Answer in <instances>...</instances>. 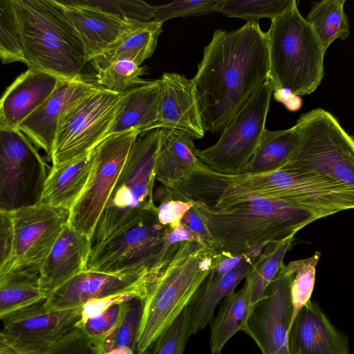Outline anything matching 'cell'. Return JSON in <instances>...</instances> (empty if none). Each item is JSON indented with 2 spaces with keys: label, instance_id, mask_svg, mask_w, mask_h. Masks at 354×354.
<instances>
[{
  "label": "cell",
  "instance_id": "38",
  "mask_svg": "<svg viewBox=\"0 0 354 354\" xmlns=\"http://www.w3.org/2000/svg\"><path fill=\"white\" fill-rule=\"evenodd\" d=\"M190 317L187 307L171 326L140 354H183L190 335Z\"/></svg>",
  "mask_w": 354,
  "mask_h": 354
},
{
  "label": "cell",
  "instance_id": "9",
  "mask_svg": "<svg viewBox=\"0 0 354 354\" xmlns=\"http://www.w3.org/2000/svg\"><path fill=\"white\" fill-rule=\"evenodd\" d=\"M172 230L157 212L148 214L92 245L86 270L111 274H148L160 267L165 239Z\"/></svg>",
  "mask_w": 354,
  "mask_h": 354
},
{
  "label": "cell",
  "instance_id": "20",
  "mask_svg": "<svg viewBox=\"0 0 354 354\" xmlns=\"http://www.w3.org/2000/svg\"><path fill=\"white\" fill-rule=\"evenodd\" d=\"M80 37L87 62L97 57L123 33L140 21H132L87 3L86 0H59Z\"/></svg>",
  "mask_w": 354,
  "mask_h": 354
},
{
  "label": "cell",
  "instance_id": "34",
  "mask_svg": "<svg viewBox=\"0 0 354 354\" xmlns=\"http://www.w3.org/2000/svg\"><path fill=\"white\" fill-rule=\"evenodd\" d=\"M293 0H217L214 11L227 17L247 22H259L262 18L273 19L288 8Z\"/></svg>",
  "mask_w": 354,
  "mask_h": 354
},
{
  "label": "cell",
  "instance_id": "42",
  "mask_svg": "<svg viewBox=\"0 0 354 354\" xmlns=\"http://www.w3.org/2000/svg\"><path fill=\"white\" fill-rule=\"evenodd\" d=\"M217 0L174 1L153 6V20L164 23L168 19L191 16H204L214 12Z\"/></svg>",
  "mask_w": 354,
  "mask_h": 354
},
{
  "label": "cell",
  "instance_id": "15",
  "mask_svg": "<svg viewBox=\"0 0 354 354\" xmlns=\"http://www.w3.org/2000/svg\"><path fill=\"white\" fill-rule=\"evenodd\" d=\"M294 274L283 263L265 292L253 304L244 331L262 354H292L290 284Z\"/></svg>",
  "mask_w": 354,
  "mask_h": 354
},
{
  "label": "cell",
  "instance_id": "18",
  "mask_svg": "<svg viewBox=\"0 0 354 354\" xmlns=\"http://www.w3.org/2000/svg\"><path fill=\"white\" fill-rule=\"evenodd\" d=\"M97 87L84 80H60L52 94L17 128L50 157L62 118Z\"/></svg>",
  "mask_w": 354,
  "mask_h": 354
},
{
  "label": "cell",
  "instance_id": "10",
  "mask_svg": "<svg viewBox=\"0 0 354 354\" xmlns=\"http://www.w3.org/2000/svg\"><path fill=\"white\" fill-rule=\"evenodd\" d=\"M272 93L273 88L268 80L235 114L214 145L196 149L202 162L221 174H241L266 130V121Z\"/></svg>",
  "mask_w": 354,
  "mask_h": 354
},
{
  "label": "cell",
  "instance_id": "8",
  "mask_svg": "<svg viewBox=\"0 0 354 354\" xmlns=\"http://www.w3.org/2000/svg\"><path fill=\"white\" fill-rule=\"evenodd\" d=\"M160 134V129L141 133L133 142L98 221L91 239L92 245L148 214L157 212L153 187Z\"/></svg>",
  "mask_w": 354,
  "mask_h": 354
},
{
  "label": "cell",
  "instance_id": "27",
  "mask_svg": "<svg viewBox=\"0 0 354 354\" xmlns=\"http://www.w3.org/2000/svg\"><path fill=\"white\" fill-rule=\"evenodd\" d=\"M94 158L86 156L58 167H52L39 205L71 209L87 183Z\"/></svg>",
  "mask_w": 354,
  "mask_h": 354
},
{
  "label": "cell",
  "instance_id": "1",
  "mask_svg": "<svg viewBox=\"0 0 354 354\" xmlns=\"http://www.w3.org/2000/svg\"><path fill=\"white\" fill-rule=\"evenodd\" d=\"M268 75L267 37L259 22L215 30L192 78L205 131L223 130Z\"/></svg>",
  "mask_w": 354,
  "mask_h": 354
},
{
  "label": "cell",
  "instance_id": "50",
  "mask_svg": "<svg viewBox=\"0 0 354 354\" xmlns=\"http://www.w3.org/2000/svg\"><path fill=\"white\" fill-rule=\"evenodd\" d=\"M105 354H136V353L129 348L115 347L107 351Z\"/></svg>",
  "mask_w": 354,
  "mask_h": 354
},
{
  "label": "cell",
  "instance_id": "3",
  "mask_svg": "<svg viewBox=\"0 0 354 354\" xmlns=\"http://www.w3.org/2000/svg\"><path fill=\"white\" fill-rule=\"evenodd\" d=\"M223 257L196 242L184 241L169 247L144 299L136 354L171 326Z\"/></svg>",
  "mask_w": 354,
  "mask_h": 354
},
{
  "label": "cell",
  "instance_id": "49",
  "mask_svg": "<svg viewBox=\"0 0 354 354\" xmlns=\"http://www.w3.org/2000/svg\"><path fill=\"white\" fill-rule=\"evenodd\" d=\"M274 99L283 104L292 94V91L288 88H280L273 91Z\"/></svg>",
  "mask_w": 354,
  "mask_h": 354
},
{
  "label": "cell",
  "instance_id": "33",
  "mask_svg": "<svg viewBox=\"0 0 354 354\" xmlns=\"http://www.w3.org/2000/svg\"><path fill=\"white\" fill-rule=\"evenodd\" d=\"M294 237L279 243H269L252 265L248 274L252 283V303L265 292L283 264V259L290 248Z\"/></svg>",
  "mask_w": 354,
  "mask_h": 354
},
{
  "label": "cell",
  "instance_id": "36",
  "mask_svg": "<svg viewBox=\"0 0 354 354\" xmlns=\"http://www.w3.org/2000/svg\"><path fill=\"white\" fill-rule=\"evenodd\" d=\"M0 57L3 64L26 63L14 0H0Z\"/></svg>",
  "mask_w": 354,
  "mask_h": 354
},
{
  "label": "cell",
  "instance_id": "16",
  "mask_svg": "<svg viewBox=\"0 0 354 354\" xmlns=\"http://www.w3.org/2000/svg\"><path fill=\"white\" fill-rule=\"evenodd\" d=\"M148 274H111L84 270L48 294L49 310L83 306L86 302L113 295L129 294L145 299L153 278Z\"/></svg>",
  "mask_w": 354,
  "mask_h": 354
},
{
  "label": "cell",
  "instance_id": "44",
  "mask_svg": "<svg viewBox=\"0 0 354 354\" xmlns=\"http://www.w3.org/2000/svg\"><path fill=\"white\" fill-rule=\"evenodd\" d=\"M166 193L157 206L158 221L172 230L176 229L181 222L185 213L195 204L193 200L183 201L174 197L171 192L165 189Z\"/></svg>",
  "mask_w": 354,
  "mask_h": 354
},
{
  "label": "cell",
  "instance_id": "47",
  "mask_svg": "<svg viewBox=\"0 0 354 354\" xmlns=\"http://www.w3.org/2000/svg\"><path fill=\"white\" fill-rule=\"evenodd\" d=\"M135 297H137L133 295L124 294L90 300L82 306V318L79 323L101 314L115 303L129 301Z\"/></svg>",
  "mask_w": 354,
  "mask_h": 354
},
{
  "label": "cell",
  "instance_id": "25",
  "mask_svg": "<svg viewBox=\"0 0 354 354\" xmlns=\"http://www.w3.org/2000/svg\"><path fill=\"white\" fill-rule=\"evenodd\" d=\"M160 86L158 80L120 94L113 120L105 138L130 130L140 133L156 129L159 119Z\"/></svg>",
  "mask_w": 354,
  "mask_h": 354
},
{
  "label": "cell",
  "instance_id": "19",
  "mask_svg": "<svg viewBox=\"0 0 354 354\" xmlns=\"http://www.w3.org/2000/svg\"><path fill=\"white\" fill-rule=\"evenodd\" d=\"M43 301L1 319V333L34 342L54 344L77 326L82 306L49 310Z\"/></svg>",
  "mask_w": 354,
  "mask_h": 354
},
{
  "label": "cell",
  "instance_id": "6",
  "mask_svg": "<svg viewBox=\"0 0 354 354\" xmlns=\"http://www.w3.org/2000/svg\"><path fill=\"white\" fill-rule=\"evenodd\" d=\"M208 178L209 189L216 199L237 195L274 198L306 211L317 220L354 209V204L333 185L316 175L283 169L233 176L211 170Z\"/></svg>",
  "mask_w": 354,
  "mask_h": 354
},
{
  "label": "cell",
  "instance_id": "11",
  "mask_svg": "<svg viewBox=\"0 0 354 354\" xmlns=\"http://www.w3.org/2000/svg\"><path fill=\"white\" fill-rule=\"evenodd\" d=\"M31 142L18 128L0 127V211L40 202L48 174Z\"/></svg>",
  "mask_w": 354,
  "mask_h": 354
},
{
  "label": "cell",
  "instance_id": "21",
  "mask_svg": "<svg viewBox=\"0 0 354 354\" xmlns=\"http://www.w3.org/2000/svg\"><path fill=\"white\" fill-rule=\"evenodd\" d=\"M290 341L292 354H351L348 337L311 300L293 322Z\"/></svg>",
  "mask_w": 354,
  "mask_h": 354
},
{
  "label": "cell",
  "instance_id": "48",
  "mask_svg": "<svg viewBox=\"0 0 354 354\" xmlns=\"http://www.w3.org/2000/svg\"><path fill=\"white\" fill-rule=\"evenodd\" d=\"M283 104L289 111L295 112L301 109L302 99L300 95L293 93Z\"/></svg>",
  "mask_w": 354,
  "mask_h": 354
},
{
  "label": "cell",
  "instance_id": "31",
  "mask_svg": "<svg viewBox=\"0 0 354 354\" xmlns=\"http://www.w3.org/2000/svg\"><path fill=\"white\" fill-rule=\"evenodd\" d=\"M39 274L9 271L0 275V318L46 300Z\"/></svg>",
  "mask_w": 354,
  "mask_h": 354
},
{
  "label": "cell",
  "instance_id": "37",
  "mask_svg": "<svg viewBox=\"0 0 354 354\" xmlns=\"http://www.w3.org/2000/svg\"><path fill=\"white\" fill-rule=\"evenodd\" d=\"M145 68L134 62L120 59L111 62L97 71V83L102 88L116 93H122L132 88L146 84L140 77L145 75Z\"/></svg>",
  "mask_w": 354,
  "mask_h": 354
},
{
  "label": "cell",
  "instance_id": "45",
  "mask_svg": "<svg viewBox=\"0 0 354 354\" xmlns=\"http://www.w3.org/2000/svg\"><path fill=\"white\" fill-rule=\"evenodd\" d=\"M14 227L11 212L0 211V275L10 271L15 260Z\"/></svg>",
  "mask_w": 354,
  "mask_h": 354
},
{
  "label": "cell",
  "instance_id": "32",
  "mask_svg": "<svg viewBox=\"0 0 354 354\" xmlns=\"http://www.w3.org/2000/svg\"><path fill=\"white\" fill-rule=\"evenodd\" d=\"M346 0H323L313 3L306 19L317 35L325 52L336 39L345 40L350 34L344 11Z\"/></svg>",
  "mask_w": 354,
  "mask_h": 354
},
{
  "label": "cell",
  "instance_id": "4",
  "mask_svg": "<svg viewBox=\"0 0 354 354\" xmlns=\"http://www.w3.org/2000/svg\"><path fill=\"white\" fill-rule=\"evenodd\" d=\"M28 69L60 80H84V44L57 0H14Z\"/></svg>",
  "mask_w": 354,
  "mask_h": 354
},
{
  "label": "cell",
  "instance_id": "14",
  "mask_svg": "<svg viewBox=\"0 0 354 354\" xmlns=\"http://www.w3.org/2000/svg\"><path fill=\"white\" fill-rule=\"evenodd\" d=\"M70 213L68 209L39 204L11 212L15 260L10 271L39 274L64 226L68 223Z\"/></svg>",
  "mask_w": 354,
  "mask_h": 354
},
{
  "label": "cell",
  "instance_id": "17",
  "mask_svg": "<svg viewBox=\"0 0 354 354\" xmlns=\"http://www.w3.org/2000/svg\"><path fill=\"white\" fill-rule=\"evenodd\" d=\"M159 119L156 129L183 131L194 140L205 132L198 93L192 79L178 73H164L160 78Z\"/></svg>",
  "mask_w": 354,
  "mask_h": 354
},
{
  "label": "cell",
  "instance_id": "29",
  "mask_svg": "<svg viewBox=\"0 0 354 354\" xmlns=\"http://www.w3.org/2000/svg\"><path fill=\"white\" fill-rule=\"evenodd\" d=\"M253 306L252 283L248 277L241 289L225 298L211 322L210 349L221 354L225 344L239 331H245Z\"/></svg>",
  "mask_w": 354,
  "mask_h": 354
},
{
  "label": "cell",
  "instance_id": "22",
  "mask_svg": "<svg viewBox=\"0 0 354 354\" xmlns=\"http://www.w3.org/2000/svg\"><path fill=\"white\" fill-rule=\"evenodd\" d=\"M60 79L41 71L28 69L3 93L0 102V127L17 128L52 94Z\"/></svg>",
  "mask_w": 354,
  "mask_h": 354
},
{
  "label": "cell",
  "instance_id": "35",
  "mask_svg": "<svg viewBox=\"0 0 354 354\" xmlns=\"http://www.w3.org/2000/svg\"><path fill=\"white\" fill-rule=\"evenodd\" d=\"M319 257L320 252L317 251L310 257L295 260L286 265L294 274L290 288L292 304L290 328L298 313L310 300L315 286L316 266Z\"/></svg>",
  "mask_w": 354,
  "mask_h": 354
},
{
  "label": "cell",
  "instance_id": "30",
  "mask_svg": "<svg viewBox=\"0 0 354 354\" xmlns=\"http://www.w3.org/2000/svg\"><path fill=\"white\" fill-rule=\"evenodd\" d=\"M299 140V131L293 127L278 131L266 130L254 154L241 174L269 172L281 169L288 161Z\"/></svg>",
  "mask_w": 354,
  "mask_h": 354
},
{
  "label": "cell",
  "instance_id": "41",
  "mask_svg": "<svg viewBox=\"0 0 354 354\" xmlns=\"http://www.w3.org/2000/svg\"><path fill=\"white\" fill-rule=\"evenodd\" d=\"M104 342L75 327L58 339L45 354H105Z\"/></svg>",
  "mask_w": 354,
  "mask_h": 354
},
{
  "label": "cell",
  "instance_id": "28",
  "mask_svg": "<svg viewBox=\"0 0 354 354\" xmlns=\"http://www.w3.org/2000/svg\"><path fill=\"white\" fill-rule=\"evenodd\" d=\"M162 24L153 20L138 23L90 62L97 71L120 59L129 60L140 66L153 55L162 31Z\"/></svg>",
  "mask_w": 354,
  "mask_h": 354
},
{
  "label": "cell",
  "instance_id": "39",
  "mask_svg": "<svg viewBox=\"0 0 354 354\" xmlns=\"http://www.w3.org/2000/svg\"><path fill=\"white\" fill-rule=\"evenodd\" d=\"M143 306L144 300L139 297L129 301L120 325L115 333L104 342L106 353L115 347L129 348L136 351V341Z\"/></svg>",
  "mask_w": 354,
  "mask_h": 354
},
{
  "label": "cell",
  "instance_id": "23",
  "mask_svg": "<svg viewBox=\"0 0 354 354\" xmlns=\"http://www.w3.org/2000/svg\"><path fill=\"white\" fill-rule=\"evenodd\" d=\"M92 242L86 235L66 225L42 265L39 277L48 294L86 270Z\"/></svg>",
  "mask_w": 354,
  "mask_h": 354
},
{
  "label": "cell",
  "instance_id": "40",
  "mask_svg": "<svg viewBox=\"0 0 354 354\" xmlns=\"http://www.w3.org/2000/svg\"><path fill=\"white\" fill-rule=\"evenodd\" d=\"M129 301L115 303L101 314L79 323L77 326L91 337L104 342L120 325Z\"/></svg>",
  "mask_w": 354,
  "mask_h": 354
},
{
  "label": "cell",
  "instance_id": "46",
  "mask_svg": "<svg viewBox=\"0 0 354 354\" xmlns=\"http://www.w3.org/2000/svg\"><path fill=\"white\" fill-rule=\"evenodd\" d=\"M180 223L198 234L211 250L218 253L214 238L194 205L185 213Z\"/></svg>",
  "mask_w": 354,
  "mask_h": 354
},
{
  "label": "cell",
  "instance_id": "26",
  "mask_svg": "<svg viewBox=\"0 0 354 354\" xmlns=\"http://www.w3.org/2000/svg\"><path fill=\"white\" fill-rule=\"evenodd\" d=\"M257 259L246 258L233 270L221 274L210 272L187 306L191 336L211 323L217 306L234 292L243 279H246Z\"/></svg>",
  "mask_w": 354,
  "mask_h": 354
},
{
  "label": "cell",
  "instance_id": "24",
  "mask_svg": "<svg viewBox=\"0 0 354 354\" xmlns=\"http://www.w3.org/2000/svg\"><path fill=\"white\" fill-rule=\"evenodd\" d=\"M194 139L178 130L160 129L155 160L156 179L171 189L205 164L196 153Z\"/></svg>",
  "mask_w": 354,
  "mask_h": 354
},
{
  "label": "cell",
  "instance_id": "12",
  "mask_svg": "<svg viewBox=\"0 0 354 354\" xmlns=\"http://www.w3.org/2000/svg\"><path fill=\"white\" fill-rule=\"evenodd\" d=\"M120 94L98 86L64 115L50 156L52 167L86 156L105 139Z\"/></svg>",
  "mask_w": 354,
  "mask_h": 354
},
{
  "label": "cell",
  "instance_id": "5",
  "mask_svg": "<svg viewBox=\"0 0 354 354\" xmlns=\"http://www.w3.org/2000/svg\"><path fill=\"white\" fill-rule=\"evenodd\" d=\"M267 37L269 82L273 91L288 88L299 95L313 93L323 79L326 52L297 2L271 20Z\"/></svg>",
  "mask_w": 354,
  "mask_h": 354
},
{
  "label": "cell",
  "instance_id": "2",
  "mask_svg": "<svg viewBox=\"0 0 354 354\" xmlns=\"http://www.w3.org/2000/svg\"><path fill=\"white\" fill-rule=\"evenodd\" d=\"M194 207L214 238L218 252L224 256L246 253L253 247L294 237L317 220L283 201L253 195L225 197L209 205L196 202Z\"/></svg>",
  "mask_w": 354,
  "mask_h": 354
},
{
  "label": "cell",
  "instance_id": "13",
  "mask_svg": "<svg viewBox=\"0 0 354 354\" xmlns=\"http://www.w3.org/2000/svg\"><path fill=\"white\" fill-rule=\"evenodd\" d=\"M130 130L104 139L94 149L85 188L71 209L68 224L92 239L133 142L140 134Z\"/></svg>",
  "mask_w": 354,
  "mask_h": 354
},
{
  "label": "cell",
  "instance_id": "7",
  "mask_svg": "<svg viewBox=\"0 0 354 354\" xmlns=\"http://www.w3.org/2000/svg\"><path fill=\"white\" fill-rule=\"evenodd\" d=\"M296 124L299 142L281 169L320 176L354 204V138L320 108L301 114Z\"/></svg>",
  "mask_w": 354,
  "mask_h": 354
},
{
  "label": "cell",
  "instance_id": "43",
  "mask_svg": "<svg viewBox=\"0 0 354 354\" xmlns=\"http://www.w3.org/2000/svg\"><path fill=\"white\" fill-rule=\"evenodd\" d=\"M86 1L89 4L129 21L147 22L153 20V6L143 1Z\"/></svg>",
  "mask_w": 354,
  "mask_h": 354
}]
</instances>
